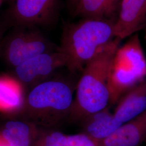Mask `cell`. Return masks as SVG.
<instances>
[{"label": "cell", "instance_id": "cell-1", "mask_svg": "<svg viewBox=\"0 0 146 146\" xmlns=\"http://www.w3.org/2000/svg\"><path fill=\"white\" fill-rule=\"evenodd\" d=\"M121 40L115 38L84 66L77 86L70 117L83 120L110 104V72Z\"/></svg>", "mask_w": 146, "mask_h": 146}, {"label": "cell", "instance_id": "cell-2", "mask_svg": "<svg viewBox=\"0 0 146 146\" xmlns=\"http://www.w3.org/2000/svg\"><path fill=\"white\" fill-rule=\"evenodd\" d=\"M74 100L69 84L61 79L48 78L29 89L22 109L14 117L50 128L69 117Z\"/></svg>", "mask_w": 146, "mask_h": 146}, {"label": "cell", "instance_id": "cell-3", "mask_svg": "<svg viewBox=\"0 0 146 146\" xmlns=\"http://www.w3.org/2000/svg\"><path fill=\"white\" fill-rule=\"evenodd\" d=\"M115 22L84 19L66 26L58 50L67 58L70 71L82 70L84 66L103 47L115 39Z\"/></svg>", "mask_w": 146, "mask_h": 146}, {"label": "cell", "instance_id": "cell-4", "mask_svg": "<svg viewBox=\"0 0 146 146\" xmlns=\"http://www.w3.org/2000/svg\"><path fill=\"white\" fill-rule=\"evenodd\" d=\"M146 78V58L137 34L119 47L109 78L110 104H115Z\"/></svg>", "mask_w": 146, "mask_h": 146}, {"label": "cell", "instance_id": "cell-5", "mask_svg": "<svg viewBox=\"0 0 146 146\" xmlns=\"http://www.w3.org/2000/svg\"><path fill=\"white\" fill-rule=\"evenodd\" d=\"M35 27H16L3 37L0 44V57L15 68L31 58L45 52L57 50Z\"/></svg>", "mask_w": 146, "mask_h": 146}, {"label": "cell", "instance_id": "cell-6", "mask_svg": "<svg viewBox=\"0 0 146 146\" xmlns=\"http://www.w3.org/2000/svg\"><path fill=\"white\" fill-rule=\"evenodd\" d=\"M59 0H15L7 13L10 26H46L56 19Z\"/></svg>", "mask_w": 146, "mask_h": 146}, {"label": "cell", "instance_id": "cell-7", "mask_svg": "<svg viewBox=\"0 0 146 146\" xmlns=\"http://www.w3.org/2000/svg\"><path fill=\"white\" fill-rule=\"evenodd\" d=\"M66 55L58 50L43 53L14 68L13 76L29 89L49 78L58 69L66 67Z\"/></svg>", "mask_w": 146, "mask_h": 146}, {"label": "cell", "instance_id": "cell-8", "mask_svg": "<svg viewBox=\"0 0 146 146\" xmlns=\"http://www.w3.org/2000/svg\"><path fill=\"white\" fill-rule=\"evenodd\" d=\"M146 21V0H122L114 25L116 38L122 40L143 28Z\"/></svg>", "mask_w": 146, "mask_h": 146}, {"label": "cell", "instance_id": "cell-9", "mask_svg": "<svg viewBox=\"0 0 146 146\" xmlns=\"http://www.w3.org/2000/svg\"><path fill=\"white\" fill-rule=\"evenodd\" d=\"M146 139V110L123 123L99 146H139Z\"/></svg>", "mask_w": 146, "mask_h": 146}, {"label": "cell", "instance_id": "cell-10", "mask_svg": "<svg viewBox=\"0 0 146 146\" xmlns=\"http://www.w3.org/2000/svg\"><path fill=\"white\" fill-rule=\"evenodd\" d=\"M113 111L122 125L146 110V78L127 92L117 102Z\"/></svg>", "mask_w": 146, "mask_h": 146}, {"label": "cell", "instance_id": "cell-11", "mask_svg": "<svg viewBox=\"0 0 146 146\" xmlns=\"http://www.w3.org/2000/svg\"><path fill=\"white\" fill-rule=\"evenodd\" d=\"M25 97V88L17 78L0 75V113L15 116L22 109Z\"/></svg>", "mask_w": 146, "mask_h": 146}, {"label": "cell", "instance_id": "cell-12", "mask_svg": "<svg viewBox=\"0 0 146 146\" xmlns=\"http://www.w3.org/2000/svg\"><path fill=\"white\" fill-rule=\"evenodd\" d=\"M40 127L26 120L13 118L0 128V136L11 146H33Z\"/></svg>", "mask_w": 146, "mask_h": 146}, {"label": "cell", "instance_id": "cell-13", "mask_svg": "<svg viewBox=\"0 0 146 146\" xmlns=\"http://www.w3.org/2000/svg\"><path fill=\"white\" fill-rule=\"evenodd\" d=\"M82 120L83 133L99 142L108 137L122 125L108 107L88 115Z\"/></svg>", "mask_w": 146, "mask_h": 146}, {"label": "cell", "instance_id": "cell-14", "mask_svg": "<svg viewBox=\"0 0 146 146\" xmlns=\"http://www.w3.org/2000/svg\"><path fill=\"white\" fill-rule=\"evenodd\" d=\"M122 0H78L75 13L84 19H96L115 22ZM116 21V20H115Z\"/></svg>", "mask_w": 146, "mask_h": 146}, {"label": "cell", "instance_id": "cell-15", "mask_svg": "<svg viewBox=\"0 0 146 146\" xmlns=\"http://www.w3.org/2000/svg\"><path fill=\"white\" fill-rule=\"evenodd\" d=\"M67 135L50 128H41L33 146H66Z\"/></svg>", "mask_w": 146, "mask_h": 146}, {"label": "cell", "instance_id": "cell-16", "mask_svg": "<svg viewBox=\"0 0 146 146\" xmlns=\"http://www.w3.org/2000/svg\"><path fill=\"white\" fill-rule=\"evenodd\" d=\"M99 143L90 136L82 133L67 135L66 146H99Z\"/></svg>", "mask_w": 146, "mask_h": 146}, {"label": "cell", "instance_id": "cell-17", "mask_svg": "<svg viewBox=\"0 0 146 146\" xmlns=\"http://www.w3.org/2000/svg\"><path fill=\"white\" fill-rule=\"evenodd\" d=\"M10 27V25L5 19L2 21H0V44L5 36V32Z\"/></svg>", "mask_w": 146, "mask_h": 146}, {"label": "cell", "instance_id": "cell-18", "mask_svg": "<svg viewBox=\"0 0 146 146\" xmlns=\"http://www.w3.org/2000/svg\"><path fill=\"white\" fill-rule=\"evenodd\" d=\"M0 146H11L0 136Z\"/></svg>", "mask_w": 146, "mask_h": 146}, {"label": "cell", "instance_id": "cell-19", "mask_svg": "<svg viewBox=\"0 0 146 146\" xmlns=\"http://www.w3.org/2000/svg\"><path fill=\"white\" fill-rule=\"evenodd\" d=\"M78 1V0H69V1H70L71 3H72L74 5L76 4V3Z\"/></svg>", "mask_w": 146, "mask_h": 146}, {"label": "cell", "instance_id": "cell-20", "mask_svg": "<svg viewBox=\"0 0 146 146\" xmlns=\"http://www.w3.org/2000/svg\"><path fill=\"white\" fill-rule=\"evenodd\" d=\"M5 1L7 2H9V3H11V5L15 1V0H5Z\"/></svg>", "mask_w": 146, "mask_h": 146}, {"label": "cell", "instance_id": "cell-21", "mask_svg": "<svg viewBox=\"0 0 146 146\" xmlns=\"http://www.w3.org/2000/svg\"><path fill=\"white\" fill-rule=\"evenodd\" d=\"M3 2H5V0H0V7Z\"/></svg>", "mask_w": 146, "mask_h": 146}]
</instances>
